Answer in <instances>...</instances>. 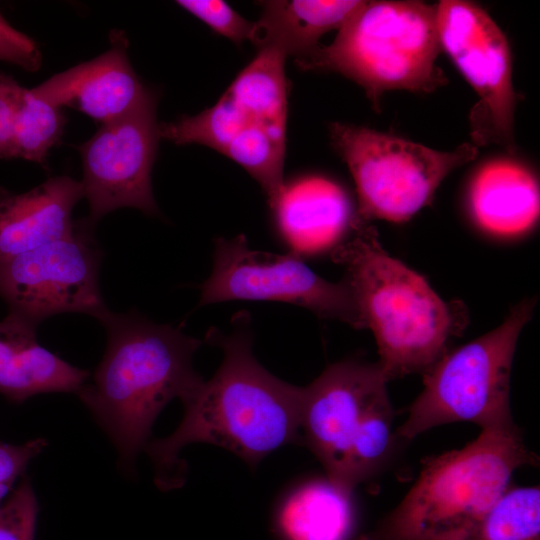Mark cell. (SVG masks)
Here are the masks:
<instances>
[{"label": "cell", "instance_id": "cell-18", "mask_svg": "<svg viewBox=\"0 0 540 540\" xmlns=\"http://www.w3.org/2000/svg\"><path fill=\"white\" fill-rule=\"evenodd\" d=\"M468 205L482 230L498 237L517 236L531 229L538 219V182L520 163L493 160L474 175Z\"/></svg>", "mask_w": 540, "mask_h": 540}, {"label": "cell", "instance_id": "cell-2", "mask_svg": "<svg viewBox=\"0 0 540 540\" xmlns=\"http://www.w3.org/2000/svg\"><path fill=\"white\" fill-rule=\"evenodd\" d=\"M97 320L107 332L106 351L91 383L76 394L131 472L163 408L174 398L185 400L203 382L192 364L202 341L134 309L107 308Z\"/></svg>", "mask_w": 540, "mask_h": 540}, {"label": "cell", "instance_id": "cell-8", "mask_svg": "<svg viewBox=\"0 0 540 540\" xmlns=\"http://www.w3.org/2000/svg\"><path fill=\"white\" fill-rule=\"evenodd\" d=\"M535 301L517 304L494 330L453 350L423 374V389L395 429L398 441L412 440L437 426L470 422L481 430L515 426L510 377L518 337Z\"/></svg>", "mask_w": 540, "mask_h": 540}, {"label": "cell", "instance_id": "cell-10", "mask_svg": "<svg viewBox=\"0 0 540 540\" xmlns=\"http://www.w3.org/2000/svg\"><path fill=\"white\" fill-rule=\"evenodd\" d=\"M200 288L199 306L235 300L284 302L308 309L320 318L365 328L345 278L330 282L291 251L276 254L253 250L244 235L216 239L213 269Z\"/></svg>", "mask_w": 540, "mask_h": 540}, {"label": "cell", "instance_id": "cell-15", "mask_svg": "<svg viewBox=\"0 0 540 540\" xmlns=\"http://www.w3.org/2000/svg\"><path fill=\"white\" fill-rule=\"evenodd\" d=\"M272 210L279 234L301 257L337 246L354 216L344 190L319 176L284 184Z\"/></svg>", "mask_w": 540, "mask_h": 540}, {"label": "cell", "instance_id": "cell-17", "mask_svg": "<svg viewBox=\"0 0 540 540\" xmlns=\"http://www.w3.org/2000/svg\"><path fill=\"white\" fill-rule=\"evenodd\" d=\"M36 328L12 313L0 321V393L12 402L41 393H77L89 377L41 346Z\"/></svg>", "mask_w": 540, "mask_h": 540}, {"label": "cell", "instance_id": "cell-5", "mask_svg": "<svg viewBox=\"0 0 540 540\" xmlns=\"http://www.w3.org/2000/svg\"><path fill=\"white\" fill-rule=\"evenodd\" d=\"M387 382L378 362L345 360L303 387L302 443L348 490L382 471L398 441Z\"/></svg>", "mask_w": 540, "mask_h": 540}, {"label": "cell", "instance_id": "cell-3", "mask_svg": "<svg viewBox=\"0 0 540 540\" xmlns=\"http://www.w3.org/2000/svg\"><path fill=\"white\" fill-rule=\"evenodd\" d=\"M352 229L353 237L332 249V259L346 270L364 327L374 334L378 364L388 381L423 375L463 332L467 310L459 301H444L421 275L390 256L373 227Z\"/></svg>", "mask_w": 540, "mask_h": 540}, {"label": "cell", "instance_id": "cell-26", "mask_svg": "<svg viewBox=\"0 0 540 540\" xmlns=\"http://www.w3.org/2000/svg\"><path fill=\"white\" fill-rule=\"evenodd\" d=\"M46 440L37 438L20 445L0 442V505L13 491L17 479L33 458L46 447Z\"/></svg>", "mask_w": 540, "mask_h": 540}, {"label": "cell", "instance_id": "cell-25", "mask_svg": "<svg viewBox=\"0 0 540 540\" xmlns=\"http://www.w3.org/2000/svg\"><path fill=\"white\" fill-rule=\"evenodd\" d=\"M25 88L0 72V158H16L15 130Z\"/></svg>", "mask_w": 540, "mask_h": 540}, {"label": "cell", "instance_id": "cell-1", "mask_svg": "<svg viewBox=\"0 0 540 540\" xmlns=\"http://www.w3.org/2000/svg\"><path fill=\"white\" fill-rule=\"evenodd\" d=\"M250 321L247 312H240L231 333L214 327L206 333L205 340L223 352L221 365L182 401L184 415L175 431L150 440L144 449L159 489L183 485L187 466L179 454L189 444L225 448L255 469L275 450L302 441L303 387L279 379L257 361Z\"/></svg>", "mask_w": 540, "mask_h": 540}, {"label": "cell", "instance_id": "cell-23", "mask_svg": "<svg viewBox=\"0 0 540 540\" xmlns=\"http://www.w3.org/2000/svg\"><path fill=\"white\" fill-rule=\"evenodd\" d=\"M38 511L32 485L23 478L0 505V540H35Z\"/></svg>", "mask_w": 540, "mask_h": 540}, {"label": "cell", "instance_id": "cell-14", "mask_svg": "<svg viewBox=\"0 0 540 540\" xmlns=\"http://www.w3.org/2000/svg\"><path fill=\"white\" fill-rule=\"evenodd\" d=\"M126 48V38L115 32L109 50L50 77L32 91L56 106L74 108L101 125L117 120L156 97L140 82Z\"/></svg>", "mask_w": 540, "mask_h": 540}, {"label": "cell", "instance_id": "cell-6", "mask_svg": "<svg viewBox=\"0 0 540 540\" xmlns=\"http://www.w3.org/2000/svg\"><path fill=\"white\" fill-rule=\"evenodd\" d=\"M440 51L436 5L363 1L330 45L296 63L353 80L378 110L387 91L429 93L445 85L448 80L436 65Z\"/></svg>", "mask_w": 540, "mask_h": 540}, {"label": "cell", "instance_id": "cell-7", "mask_svg": "<svg viewBox=\"0 0 540 540\" xmlns=\"http://www.w3.org/2000/svg\"><path fill=\"white\" fill-rule=\"evenodd\" d=\"M285 58L274 49L259 50L212 107L159 124L160 138L206 145L241 165L260 184L271 209L285 184Z\"/></svg>", "mask_w": 540, "mask_h": 540}, {"label": "cell", "instance_id": "cell-16", "mask_svg": "<svg viewBox=\"0 0 540 540\" xmlns=\"http://www.w3.org/2000/svg\"><path fill=\"white\" fill-rule=\"evenodd\" d=\"M82 197L81 181L69 176L50 178L21 194L0 187V260L70 234L76 224L72 210Z\"/></svg>", "mask_w": 540, "mask_h": 540}, {"label": "cell", "instance_id": "cell-24", "mask_svg": "<svg viewBox=\"0 0 540 540\" xmlns=\"http://www.w3.org/2000/svg\"><path fill=\"white\" fill-rule=\"evenodd\" d=\"M176 3L236 44L251 37L254 22L243 18L224 1L180 0Z\"/></svg>", "mask_w": 540, "mask_h": 540}, {"label": "cell", "instance_id": "cell-13", "mask_svg": "<svg viewBox=\"0 0 540 540\" xmlns=\"http://www.w3.org/2000/svg\"><path fill=\"white\" fill-rule=\"evenodd\" d=\"M157 98L109 123L79 147L83 166L86 219L95 225L105 214L132 207L158 215L151 172L156 158L159 124Z\"/></svg>", "mask_w": 540, "mask_h": 540}, {"label": "cell", "instance_id": "cell-4", "mask_svg": "<svg viewBox=\"0 0 540 540\" xmlns=\"http://www.w3.org/2000/svg\"><path fill=\"white\" fill-rule=\"evenodd\" d=\"M536 459L517 425L481 430L464 447L426 458L398 505L355 540H439L479 519Z\"/></svg>", "mask_w": 540, "mask_h": 540}, {"label": "cell", "instance_id": "cell-19", "mask_svg": "<svg viewBox=\"0 0 540 540\" xmlns=\"http://www.w3.org/2000/svg\"><path fill=\"white\" fill-rule=\"evenodd\" d=\"M363 1L274 0L261 2L249 40L259 49H274L296 61L310 57L327 32L339 30Z\"/></svg>", "mask_w": 540, "mask_h": 540}, {"label": "cell", "instance_id": "cell-27", "mask_svg": "<svg viewBox=\"0 0 540 540\" xmlns=\"http://www.w3.org/2000/svg\"><path fill=\"white\" fill-rule=\"evenodd\" d=\"M0 60L28 71L37 70L42 56L37 44L11 26L0 13Z\"/></svg>", "mask_w": 540, "mask_h": 540}, {"label": "cell", "instance_id": "cell-11", "mask_svg": "<svg viewBox=\"0 0 540 540\" xmlns=\"http://www.w3.org/2000/svg\"><path fill=\"white\" fill-rule=\"evenodd\" d=\"M86 218L73 231L22 254L0 260V296L9 313L38 326L59 313L98 318L107 309L99 285L102 258Z\"/></svg>", "mask_w": 540, "mask_h": 540}, {"label": "cell", "instance_id": "cell-21", "mask_svg": "<svg viewBox=\"0 0 540 540\" xmlns=\"http://www.w3.org/2000/svg\"><path fill=\"white\" fill-rule=\"evenodd\" d=\"M439 540H540V489L510 486L477 520Z\"/></svg>", "mask_w": 540, "mask_h": 540}, {"label": "cell", "instance_id": "cell-22", "mask_svg": "<svg viewBox=\"0 0 540 540\" xmlns=\"http://www.w3.org/2000/svg\"><path fill=\"white\" fill-rule=\"evenodd\" d=\"M67 119L61 107L24 90L15 130L16 158L43 164L61 139Z\"/></svg>", "mask_w": 540, "mask_h": 540}, {"label": "cell", "instance_id": "cell-9", "mask_svg": "<svg viewBox=\"0 0 540 540\" xmlns=\"http://www.w3.org/2000/svg\"><path fill=\"white\" fill-rule=\"evenodd\" d=\"M329 131L356 186L358 209L351 228L372 219L409 220L431 202L446 176L478 154L471 143L438 151L365 127L333 123Z\"/></svg>", "mask_w": 540, "mask_h": 540}, {"label": "cell", "instance_id": "cell-20", "mask_svg": "<svg viewBox=\"0 0 540 540\" xmlns=\"http://www.w3.org/2000/svg\"><path fill=\"white\" fill-rule=\"evenodd\" d=\"M275 520L284 540H352L353 491L326 475L307 479L283 497Z\"/></svg>", "mask_w": 540, "mask_h": 540}, {"label": "cell", "instance_id": "cell-12", "mask_svg": "<svg viewBox=\"0 0 540 540\" xmlns=\"http://www.w3.org/2000/svg\"><path fill=\"white\" fill-rule=\"evenodd\" d=\"M439 43L478 96L469 116L471 144H497L510 153L517 94L507 39L492 18L468 1L436 5Z\"/></svg>", "mask_w": 540, "mask_h": 540}]
</instances>
